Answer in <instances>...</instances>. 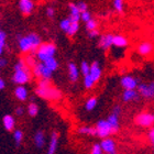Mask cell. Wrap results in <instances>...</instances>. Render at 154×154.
<instances>
[{"label": "cell", "instance_id": "1", "mask_svg": "<svg viewBox=\"0 0 154 154\" xmlns=\"http://www.w3.org/2000/svg\"><path fill=\"white\" fill-rule=\"evenodd\" d=\"M36 94L42 98H46V99L56 100L60 99L62 97L61 91L54 87H51L48 80H41L38 84V87L36 88Z\"/></svg>", "mask_w": 154, "mask_h": 154}, {"label": "cell", "instance_id": "2", "mask_svg": "<svg viewBox=\"0 0 154 154\" xmlns=\"http://www.w3.org/2000/svg\"><path fill=\"white\" fill-rule=\"evenodd\" d=\"M40 45H41V38L35 33H31L19 40L20 50L22 52H34Z\"/></svg>", "mask_w": 154, "mask_h": 154}, {"label": "cell", "instance_id": "3", "mask_svg": "<svg viewBox=\"0 0 154 154\" xmlns=\"http://www.w3.org/2000/svg\"><path fill=\"white\" fill-rule=\"evenodd\" d=\"M56 52V48L52 43H44L38 46V50L36 52V56L40 61L45 62L46 60L51 57H54V54Z\"/></svg>", "mask_w": 154, "mask_h": 154}, {"label": "cell", "instance_id": "4", "mask_svg": "<svg viewBox=\"0 0 154 154\" xmlns=\"http://www.w3.org/2000/svg\"><path fill=\"white\" fill-rule=\"evenodd\" d=\"M96 132L98 137L103 139H107L108 135H110L112 133V130H111V127L109 125V123L107 122V120H99L97 122L96 125Z\"/></svg>", "mask_w": 154, "mask_h": 154}, {"label": "cell", "instance_id": "5", "mask_svg": "<svg viewBox=\"0 0 154 154\" xmlns=\"http://www.w3.org/2000/svg\"><path fill=\"white\" fill-rule=\"evenodd\" d=\"M135 122L141 127H151L154 122V116L150 112H142L137 116Z\"/></svg>", "mask_w": 154, "mask_h": 154}, {"label": "cell", "instance_id": "6", "mask_svg": "<svg viewBox=\"0 0 154 154\" xmlns=\"http://www.w3.org/2000/svg\"><path fill=\"white\" fill-rule=\"evenodd\" d=\"M29 79H30V75H29V71L26 69V67L22 68V69H17V71H14L13 82L16 84L23 85V84H26Z\"/></svg>", "mask_w": 154, "mask_h": 154}, {"label": "cell", "instance_id": "7", "mask_svg": "<svg viewBox=\"0 0 154 154\" xmlns=\"http://www.w3.org/2000/svg\"><path fill=\"white\" fill-rule=\"evenodd\" d=\"M33 72H34V75H35V76L42 77L43 80L50 79L51 76H52V72L50 71L48 68L45 67L43 63H40V64L34 65V69H33Z\"/></svg>", "mask_w": 154, "mask_h": 154}, {"label": "cell", "instance_id": "8", "mask_svg": "<svg viewBox=\"0 0 154 154\" xmlns=\"http://www.w3.org/2000/svg\"><path fill=\"white\" fill-rule=\"evenodd\" d=\"M121 85L125 90H135L138 87V80L132 76H125L121 78Z\"/></svg>", "mask_w": 154, "mask_h": 154}, {"label": "cell", "instance_id": "9", "mask_svg": "<svg viewBox=\"0 0 154 154\" xmlns=\"http://www.w3.org/2000/svg\"><path fill=\"white\" fill-rule=\"evenodd\" d=\"M139 93L145 98H152L154 96V84L151 83V85H145V84H140L138 85Z\"/></svg>", "mask_w": 154, "mask_h": 154}, {"label": "cell", "instance_id": "10", "mask_svg": "<svg viewBox=\"0 0 154 154\" xmlns=\"http://www.w3.org/2000/svg\"><path fill=\"white\" fill-rule=\"evenodd\" d=\"M100 148H101V151L106 152L107 154H110V153H113L116 152V143L113 140L111 139L107 138V139H103V142L100 143Z\"/></svg>", "mask_w": 154, "mask_h": 154}, {"label": "cell", "instance_id": "11", "mask_svg": "<svg viewBox=\"0 0 154 154\" xmlns=\"http://www.w3.org/2000/svg\"><path fill=\"white\" fill-rule=\"evenodd\" d=\"M19 7H20V10H21L24 14H30V13L32 12L34 3H33V1H31V0H20Z\"/></svg>", "mask_w": 154, "mask_h": 154}, {"label": "cell", "instance_id": "12", "mask_svg": "<svg viewBox=\"0 0 154 154\" xmlns=\"http://www.w3.org/2000/svg\"><path fill=\"white\" fill-rule=\"evenodd\" d=\"M89 75L91 76V78L95 80V83L100 78L101 69H100V66H99V64H98V62H94L93 64L90 65Z\"/></svg>", "mask_w": 154, "mask_h": 154}, {"label": "cell", "instance_id": "13", "mask_svg": "<svg viewBox=\"0 0 154 154\" xmlns=\"http://www.w3.org/2000/svg\"><path fill=\"white\" fill-rule=\"evenodd\" d=\"M69 9H71V18H69V21L71 23H78L80 19V11L78 10L77 6L75 3H69Z\"/></svg>", "mask_w": 154, "mask_h": 154}, {"label": "cell", "instance_id": "14", "mask_svg": "<svg viewBox=\"0 0 154 154\" xmlns=\"http://www.w3.org/2000/svg\"><path fill=\"white\" fill-rule=\"evenodd\" d=\"M138 51L141 55L146 56V55H149L153 51V45H152V43H150V42H142L141 44L139 45Z\"/></svg>", "mask_w": 154, "mask_h": 154}, {"label": "cell", "instance_id": "15", "mask_svg": "<svg viewBox=\"0 0 154 154\" xmlns=\"http://www.w3.org/2000/svg\"><path fill=\"white\" fill-rule=\"evenodd\" d=\"M112 38L113 35H111V34H107V35L101 36L99 41L100 48H103V50H108L112 45Z\"/></svg>", "mask_w": 154, "mask_h": 154}, {"label": "cell", "instance_id": "16", "mask_svg": "<svg viewBox=\"0 0 154 154\" xmlns=\"http://www.w3.org/2000/svg\"><path fill=\"white\" fill-rule=\"evenodd\" d=\"M2 122H3V127L6 128V130L8 131H11L13 128H14V125H16V121H14V118H13L12 116L10 115H6L3 117L2 119Z\"/></svg>", "mask_w": 154, "mask_h": 154}, {"label": "cell", "instance_id": "17", "mask_svg": "<svg viewBox=\"0 0 154 154\" xmlns=\"http://www.w3.org/2000/svg\"><path fill=\"white\" fill-rule=\"evenodd\" d=\"M57 142H58V135L56 132H53L51 138V143H50V146H48V154H54L56 149H57Z\"/></svg>", "mask_w": 154, "mask_h": 154}, {"label": "cell", "instance_id": "18", "mask_svg": "<svg viewBox=\"0 0 154 154\" xmlns=\"http://www.w3.org/2000/svg\"><path fill=\"white\" fill-rule=\"evenodd\" d=\"M68 71H69V79L72 82H76L78 79V75H79V72H78V68L74 63H69L68 65Z\"/></svg>", "mask_w": 154, "mask_h": 154}, {"label": "cell", "instance_id": "19", "mask_svg": "<svg viewBox=\"0 0 154 154\" xmlns=\"http://www.w3.org/2000/svg\"><path fill=\"white\" fill-rule=\"evenodd\" d=\"M112 44L116 45V46H118V48H123V46H127L128 40L123 35H113Z\"/></svg>", "mask_w": 154, "mask_h": 154}, {"label": "cell", "instance_id": "20", "mask_svg": "<svg viewBox=\"0 0 154 154\" xmlns=\"http://www.w3.org/2000/svg\"><path fill=\"white\" fill-rule=\"evenodd\" d=\"M16 97L21 101H24V100L28 98V90H26V87L23 86H18L16 88Z\"/></svg>", "mask_w": 154, "mask_h": 154}, {"label": "cell", "instance_id": "21", "mask_svg": "<svg viewBox=\"0 0 154 154\" xmlns=\"http://www.w3.org/2000/svg\"><path fill=\"white\" fill-rule=\"evenodd\" d=\"M43 64H44L45 67L48 68L52 73H53L55 69H57V67H58V62L56 61V58L55 57L48 58V60H46L45 62H43Z\"/></svg>", "mask_w": 154, "mask_h": 154}, {"label": "cell", "instance_id": "22", "mask_svg": "<svg viewBox=\"0 0 154 154\" xmlns=\"http://www.w3.org/2000/svg\"><path fill=\"white\" fill-rule=\"evenodd\" d=\"M107 122L109 123V125L111 127V130L112 132L118 131L119 129V119L116 115H110L109 118L107 119Z\"/></svg>", "mask_w": 154, "mask_h": 154}, {"label": "cell", "instance_id": "23", "mask_svg": "<svg viewBox=\"0 0 154 154\" xmlns=\"http://www.w3.org/2000/svg\"><path fill=\"white\" fill-rule=\"evenodd\" d=\"M122 98L125 101H131L133 99H138V91H135V90H125Z\"/></svg>", "mask_w": 154, "mask_h": 154}, {"label": "cell", "instance_id": "24", "mask_svg": "<svg viewBox=\"0 0 154 154\" xmlns=\"http://www.w3.org/2000/svg\"><path fill=\"white\" fill-rule=\"evenodd\" d=\"M44 133L42 131H38L34 135V142L38 148H42L44 145Z\"/></svg>", "mask_w": 154, "mask_h": 154}, {"label": "cell", "instance_id": "25", "mask_svg": "<svg viewBox=\"0 0 154 154\" xmlns=\"http://www.w3.org/2000/svg\"><path fill=\"white\" fill-rule=\"evenodd\" d=\"M78 132L82 134H90V135H97L96 129L93 127H80L78 129Z\"/></svg>", "mask_w": 154, "mask_h": 154}, {"label": "cell", "instance_id": "26", "mask_svg": "<svg viewBox=\"0 0 154 154\" xmlns=\"http://www.w3.org/2000/svg\"><path fill=\"white\" fill-rule=\"evenodd\" d=\"M28 112L31 117H34V116L38 115V107L36 106V103H30L29 107H28Z\"/></svg>", "mask_w": 154, "mask_h": 154}, {"label": "cell", "instance_id": "27", "mask_svg": "<svg viewBox=\"0 0 154 154\" xmlns=\"http://www.w3.org/2000/svg\"><path fill=\"white\" fill-rule=\"evenodd\" d=\"M13 138H14V141H16L17 145H19L21 142H22L23 139V132L21 130H16L14 133H13Z\"/></svg>", "mask_w": 154, "mask_h": 154}, {"label": "cell", "instance_id": "28", "mask_svg": "<svg viewBox=\"0 0 154 154\" xmlns=\"http://www.w3.org/2000/svg\"><path fill=\"white\" fill-rule=\"evenodd\" d=\"M78 29H79V26H78V23H71V26H69V28H68V30L66 31V33H67L68 35H74L75 33L78 31Z\"/></svg>", "mask_w": 154, "mask_h": 154}, {"label": "cell", "instance_id": "29", "mask_svg": "<svg viewBox=\"0 0 154 154\" xmlns=\"http://www.w3.org/2000/svg\"><path fill=\"white\" fill-rule=\"evenodd\" d=\"M84 84H85V87H86V88H91V87L94 86V84H95V80H94L93 78H91V76L88 74L84 78Z\"/></svg>", "mask_w": 154, "mask_h": 154}, {"label": "cell", "instance_id": "30", "mask_svg": "<svg viewBox=\"0 0 154 154\" xmlns=\"http://www.w3.org/2000/svg\"><path fill=\"white\" fill-rule=\"evenodd\" d=\"M96 106H97V99L96 98H90V99L87 100L86 109L88 110V111H89V110H93Z\"/></svg>", "mask_w": 154, "mask_h": 154}, {"label": "cell", "instance_id": "31", "mask_svg": "<svg viewBox=\"0 0 154 154\" xmlns=\"http://www.w3.org/2000/svg\"><path fill=\"white\" fill-rule=\"evenodd\" d=\"M89 69H90L89 64H88L87 62H83V63H82V66H80V71H82L84 76H86V75L89 74Z\"/></svg>", "mask_w": 154, "mask_h": 154}, {"label": "cell", "instance_id": "32", "mask_svg": "<svg viewBox=\"0 0 154 154\" xmlns=\"http://www.w3.org/2000/svg\"><path fill=\"white\" fill-rule=\"evenodd\" d=\"M113 7H115V9L118 12L122 13V11H123V2H122L121 0H115L113 1Z\"/></svg>", "mask_w": 154, "mask_h": 154}, {"label": "cell", "instance_id": "33", "mask_svg": "<svg viewBox=\"0 0 154 154\" xmlns=\"http://www.w3.org/2000/svg\"><path fill=\"white\" fill-rule=\"evenodd\" d=\"M69 26H71V21L68 19H64L63 21L61 22V24H60V26H61V29L63 30V31H67L68 28H69Z\"/></svg>", "mask_w": 154, "mask_h": 154}, {"label": "cell", "instance_id": "34", "mask_svg": "<svg viewBox=\"0 0 154 154\" xmlns=\"http://www.w3.org/2000/svg\"><path fill=\"white\" fill-rule=\"evenodd\" d=\"M96 26H97V22L93 19H90L89 21L86 23V28H87V30H89V31L96 30Z\"/></svg>", "mask_w": 154, "mask_h": 154}, {"label": "cell", "instance_id": "35", "mask_svg": "<svg viewBox=\"0 0 154 154\" xmlns=\"http://www.w3.org/2000/svg\"><path fill=\"white\" fill-rule=\"evenodd\" d=\"M6 38H7L6 33L0 30V48H3V46L6 44Z\"/></svg>", "mask_w": 154, "mask_h": 154}, {"label": "cell", "instance_id": "36", "mask_svg": "<svg viewBox=\"0 0 154 154\" xmlns=\"http://www.w3.org/2000/svg\"><path fill=\"white\" fill-rule=\"evenodd\" d=\"M80 18H82V20H83V21H85V22L87 23L90 19H91V16H90V12H88V11H85V12L80 13Z\"/></svg>", "mask_w": 154, "mask_h": 154}, {"label": "cell", "instance_id": "37", "mask_svg": "<svg viewBox=\"0 0 154 154\" xmlns=\"http://www.w3.org/2000/svg\"><path fill=\"white\" fill-rule=\"evenodd\" d=\"M91 154H103V151H101V148H100L99 144L94 145L93 150H91Z\"/></svg>", "mask_w": 154, "mask_h": 154}, {"label": "cell", "instance_id": "38", "mask_svg": "<svg viewBox=\"0 0 154 154\" xmlns=\"http://www.w3.org/2000/svg\"><path fill=\"white\" fill-rule=\"evenodd\" d=\"M76 6L80 12H85V11H87V5L85 2H79L78 5H76Z\"/></svg>", "mask_w": 154, "mask_h": 154}, {"label": "cell", "instance_id": "39", "mask_svg": "<svg viewBox=\"0 0 154 154\" xmlns=\"http://www.w3.org/2000/svg\"><path fill=\"white\" fill-rule=\"evenodd\" d=\"M46 14H48V17H53L54 16V9H53L52 7H48V10H46Z\"/></svg>", "mask_w": 154, "mask_h": 154}, {"label": "cell", "instance_id": "40", "mask_svg": "<svg viewBox=\"0 0 154 154\" xmlns=\"http://www.w3.org/2000/svg\"><path fill=\"white\" fill-rule=\"evenodd\" d=\"M149 139L151 143H154V129H151V131L149 132Z\"/></svg>", "mask_w": 154, "mask_h": 154}, {"label": "cell", "instance_id": "41", "mask_svg": "<svg viewBox=\"0 0 154 154\" xmlns=\"http://www.w3.org/2000/svg\"><path fill=\"white\" fill-rule=\"evenodd\" d=\"M120 111H121V109H120V107H119V106L115 107V109H113L112 115H116L117 117H119V115H120Z\"/></svg>", "mask_w": 154, "mask_h": 154}, {"label": "cell", "instance_id": "42", "mask_svg": "<svg viewBox=\"0 0 154 154\" xmlns=\"http://www.w3.org/2000/svg\"><path fill=\"white\" fill-rule=\"evenodd\" d=\"M98 35V31L97 30H93V31H89V38H95V36Z\"/></svg>", "mask_w": 154, "mask_h": 154}, {"label": "cell", "instance_id": "43", "mask_svg": "<svg viewBox=\"0 0 154 154\" xmlns=\"http://www.w3.org/2000/svg\"><path fill=\"white\" fill-rule=\"evenodd\" d=\"M7 63H8V62H7L6 58H0V68L5 67V66L7 65Z\"/></svg>", "mask_w": 154, "mask_h": 154}, {"label": "cell", "instance_id": "44", "mask_svg": "<svg viewBox=\"0 0 154 154\" xmlns=\"http://www.w3.org/2000/svg\"><path fill=\"white\" fill-rule=\"evenodd\" d=\"M16 113L18 116H22L23 115V108H22V107H19V108H17Z\"/></svg>", "mask_w": 154, "mask_h": 154}, {"label": "cell", "instance_id": "45", "mask_svg": "<svg viewBox=\"0 0 154 154\" xmlns=\"http://www.w3.org/2000/svg\"><path fill=\"white\" fill-rule=\"evenodd\" d=\"M5 86H6L5 80H3L2 78H0V89H3V88H5Z\"/></svg>", "mask_w": 154, "mask_h": 154}, {"label": "cell", "instance_id": "46", "mask_svg": "<svg viewBox=\"0 0 154 154\" xmlns=\"http://www.w3.org/2000/svg\"><path fill=\"white\" fill-rule=\"evenodd\" d=\"M2 51H3V48H0V56H1V54H2Z\"/></svg>", "mask_w": 154, "mask_h": 154}, {"label": "cell", "instance_id": "47", "mask_svg": "<svg viewBox=\"0 0 154 154\" xmlns=\"http://www.w3.org/2000/svg\"><path fill=\"white\" fill-rule=\"evenodd\" d=\"M110 154H116V152H113V153H110Z\"/></svg>", "mask_w": 154, "mask_h": 154}]
</instances>
